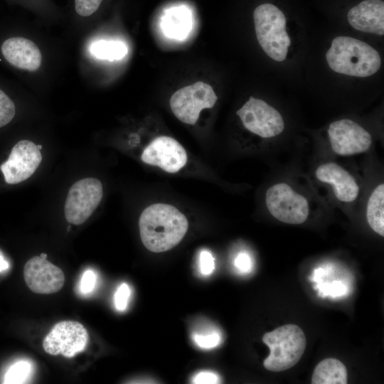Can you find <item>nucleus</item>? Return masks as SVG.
Masks as SVG:
<instances>
[{
    "instance_id": "16",
    "label": "nucleus",
    "mask_w": 384,
    "mask_h": 384,
    "mask_svg": "<svg viewBox=\"0 0 384 384\" xmlns=\"http://www.w3.org/2000/svg\"><path fill=\"white\" fill-rule=\"evenodd\" d=\"M1 52L11 65L19 69L34 71L41 64V53L38 46L23 37L6 39L1 46Z\"/></svg>"
},
{
    "instance_id": "2",
    "label": "nucleus",
    "mask_w": 384,
    "mask_h": 384,
    "mask_svg": "<svg viewBox=\"0 0 384 384\" xmlns=\"http://www.w3.org/2000/svg\"><path fill=\"white\" fill-rule=\"evenodd\" d=\"M326 59L332 70L352 77H370L381 66L380 55L374 48L350 36L334 38Z\"/></svg>"
},
{
    "instance_id": "17",
    "label": "nucleus",
    "mask_w": 384,
    "mask_h": 384,
    "mask_svg": "<svg viewBox=\"0 0 384 384\" xmlns=\"http://www.w3.org/2000/svg\"><path fill=\"white\" fill-rule=\"evenodd\" d=\"M348 382L347 369L339 360L333 358L324 359L315 367L313 384H346Z\"/></svg>"
},
{
    "instance_id": "27",
    "label": "nucleus",
    "mask_w": 384,
    "mask_h": 384,
    "mask_svg": "<svg viewBox=\"0 0 384 384\" xmlns=\"http://www.w3.org/2000/svg\"><path fill=\"white\" fill-rule=\"evenodd\" d=\"M200 270L203 274H210L215 268V261L213 255L208 251H202L199 257Z\"/></svg>"
},
{
    "instance_id": "3",
    "label": "nucleus",
    "mask_w": 384,
    "mask_h": 384,
    "mask_svg": "<svg viewBox=\"0 0 384 384\" xmlns=\"http://www.w3.org/2000/svg\"><path fill=\"white\" fill-rule=\"evenodd\" d=\"M253 20L256 38L263 51L274 60H284L291 40L286 31L284 13L272 4L265 3L255 9Z\"/></svg>"
},
{
    "instance_id": "4",
    "label": "nucleus",
    "mask_w": 384,
    "mask_h": 384,
    "mask_svg": "<svg viewBox=\"0 0 384 384\" xmlns=\"http://www.w3.org/2000/svg\"><path fill=\"white\" fill-rule=\"evenodd\" d=\"M270 350L263 362L264 367L273 372H280L294 366L302 358L306 339L302 329L296 324L279 326L262 337Z\"/></svg>"
},
{
    "instance_id": "32",
    "label": "nucleus",
    "mask_w": 384,
    "mask_h": 384,
    "mask_svg": "<svg viewBox=\"0 0 384 384\" xmlns=\"http://www.w3.org/2000/svg\"><path fill=\"white\" fill-rule=\"evenodd\" d=\"M37 146H38V149H40V150H41V145H37Z\"/></svg>"
},
{
    "instance_id": "28",
    "label": "nucleus",
    "mask_w": 384,
    "mask_h": 384,
    "mask_svg": "<svg viewBox=\"0 0 384 384\" xmlns=\"http://www.w3.org/2000/svg\"><path fill=\"white\" fill-rule=\"evenodd\" d=\"M235 265L242 272H249L252 267L250 257L245 252L240 253L235 260Z\"/></svg>"
},
{
    "instance_id": "7",
    "label": "nucleus",
    "mask_w": 384,
    "mask_h": 384,
    "mask_svg": "<svg viewBox=\"0 0 384 384\" xmlns=\"http://www.w3.org/2000/svg\"><path fill=\"white\" fill-rule=\"evenodd\" d=\"M236 114L247 130L262 138L276 137L284 129L281 114L265 101L252 96Z\"/></svg>"
},
{
    "instance_id": "21",
    "label": "nucleus",
    "mask_w": 384,
    "mask_h": 384,
    "mask_svg": "<svg viewBox=\"0 0 384 384\" xmlns=\"http://www.w3.org/2000/svg\"><path fill=\"white\" fill-rule=\"evenodd\" d=\"M33 371V366L31 362L21 360L13 363L6 370L4 383L17 384L25 383L31 378Z\"/></svg>"
},
{
    "instance_id": "14",
    "label": "nucleus",
    "mask_w": 384,
    "mask_h": 384,
    "mask_svg": "<svg viewBox=\"0 0 384 384\" xmlns=\"http://www.w3.org/2000/svg\"><path fill=\"white\" fill-rule=\"evenodd\" d=\"M316 177L332 186L336 198L344 203L354 201L359 193V187L351 174L336 163L320 165L316 170Z\"/></svg>"
},
{
    "instance_id": "5",
    "label": "nucleus",
    "mask_w": 384,
    "mask_h": 384,
    "mask_svg": "<svg viewBox=\"0 0 384 384\" xmlns=\"http://www.w3.org/2000/svg\"><path fill=\"white\" fill-rule=\"evenodd\" d=\"M265 203L270 213L282 223L299 225L308 218L306 199L287 183H278L270 186L266 192Z\"/></svg>"
},
{
    "instance_id": "29",
    "label": "nucleus",
    "mask_w": 384,
    "mask_h": 384,
    "mask_svg": "<svg viewBox=\"0 0 384 384\" xmlns=\"http://www.w3.org/2000/svg\"><path fill=\"white\" fill-rule=\"evenodd\" d=\"M194 383H218V376L210 372H202L196 375L193 378Z\"/></svg>"
},
{
    "instance_id": "11",
    "label": "nucleus",
    "mask_w": 384,
    "mask_h": 384,
    "mask_svg": "<svg viewBox=\"0 0 384 384\" xmlns=\"http://www.w3.org/2000/svg\"><path fill=\"white\" fill-rule=\"evenodd\" d=\"M42 161L37 145L29 140H21L12 148L6 161L1 166L5 181L16 184L28 179Z\"/></svg>"
},
{
    "instance_id": "18",
    "label": "nucleus",
    "mask_w": 384,
    "mask_h": 384,
    "mask_svg": "<svg viewBox=\"0 0 384 384\" xmlns=\"http://www.w3.org/2000/svg\"><path fill=\"white\" fill-rule=\"evenodd\" d=\"M366 218L371 229L384 236V184H379L371 193L367 203Z\"/></svg>"
},
{
    "instance_id": "13",
    "label": "nucleus",
    "mask_w": 384,
    "mask_h": 384,
    "mask_svg": "<svg viewBox=\"0 0 384 384\" xmlns=\"http://www.w3.org/2000/svg\"><path fill=\"white\" fill-rule=\"evenodd\" d=\"M141 159L144 163L159 166L166 172L176 173L186 165L187 154L176 139L161 136L146 146Z\"/></svg>"
},
{
    "instance_id": "22",
    "label": "nucleus",
    "mask_w": 384,
    "mask_h": 384,
    "mask_svg": "<svg viewBox=\"0 0 384 384\" xmlns=\"http://www.w3.org/2000/svg\"><path fill=\"white\" fill-rule=\"evenodd\" d=\"M14 115V103L5 92L0 90V128L9 124Z\"/></svg>"
},
{
    "instance_id": "8",
    "label": "nucleus",
    "mask_w": 384,
    "mask_h": 384,
    "mask_svg": "<svg viewBox=\"0 0 384 384\" xmlns=\"http://www.w3.org/2000/svg\"><path fill=\"white\" fill-rule=\"evenodd\" d=\"M102 195L100 180L85 178L76 181L70 187L65 203L66 220L75 225L83 223L98 206Z\"/></svg>"
},
{
    "instance_id": "20",
    "label": "nucleus",
    "mask_w": 384,
    "mask_h": 384,
    "mask_svg": "<svg viewBox=\"0 0 384 384\" xmlns=\"http://www.w3.org/2000/svg\"><path fill=\"white\" fill-rule=\"evenodd\" d=\"M164 33L170 38L181 40L191 32V23L185 14H175L167 16L162 23Z\"/></svg>"
},
{
    "instance_id": "1",
    "label": "nucleus",
    "mask_w": 384,
    "mask_h": 384,
    "mask_svg": "<svg viewBox=\"0 0 384 384\" xmlns=\"http://www.w3.org/2000/svg\"><path fill=\"white\" fill-rule=\"evenodd\" d=\"M186 216L173 206L155 203L142 213L139 227L142 243L153 252H162L178 245L188 230Z\"/></svg>"
},
{
    "instance_id": "12",
    "label": "nucleus",
    "mask_w": 384,
    "mask_h": 384,
    "mask_svg": "<svg viewBox=\"0 0 384 384\" xmlns=\"http://www.w3.org/2000/svg\"><path fill=\"white\" fill-rule=\"evenodd\" d=\"M23 277L28 287L40 294L55 293L65 283L62 270L41 256H35L27 261L23 268Z\"/></svg>"
},
{
    "instance_id": "31",
    "label": "nucleus",
    "mask_w": 384,
    "mask_h": 384,
    "mask_svg": "<svg viewBox=\"0 0 384 384\" xmlns=\"http://www.w3.org/2000/svg\"><path fill=\"white\" fill-rule=\"evenodd\" d=\"M40 256L42 257L43 258H46V259L47 257V255L45 254V253H43V254L42 253Z\"/></svg>"
},
{
    "instance_id": "23",
    "label": "nucleus",
    "mask_w": 384,
    "mask_h": 384,
    "mask_svg": "<svg viewBox=\"0 0 384 384\" xmlns=\"http://www.w3.org/2000/svg\"><path fill=\"white\" fill-rule=\"evenodd\" d=\"M103 0H74L75 10L80 16L87 17L95 14Z\"/></svg>"
},
{
    "instance_id": "26",
    "label": "nucleus",
    "mask_w": 384,
    "mask_h": 384,
    "mask_svg": "<svg viewBox=\"0 0 384 384\" xmlns=\"http://www.w3.org/2000/svg\"><path fill=\"white\" fill-rule=\"evenodd\" d=\"M96 281V274L92 270H86L83 273L80 282V291L84 294L92 292L95 289Z\"/></svg>"
},
{
    "instance_id": "24",
    "label": "nucleus",
    "mask_w": 384,
    "mask_h": 384,
    "mask_svg": "<svg viewBox=\"0 0 384 384\" xmlns=\"http://www.w3.org/2000/svg\"><path fill=\"white\" fill-rule=\"evenodd\" d=\"M195 343L203 348H212L217 346L220 342V336L217 332L206 334H194Z\"/></svg>"
},
{
    "instance_id": "30",
    "label": "nucleus",
    "mask_w": 384,
    "mask_h": 384,
    "mask_svg": "<svg viewBox=\"0 0 384 384\" xmlns=\"http://www.w3.org/2000/svg\"><path fill=\"white\" fill-rule=\"evenodd\" d=\"M9 267V262L4 258L3 255L0 253V272L6 270Z\"/></svg>"
},
{
    "instance_id": "9",
    "label": "nucleus",
    "mask_w": 384,
    "mask_h": 384,
    "mask_svg": "<svg viewBox=\"0 0 384 384\" xmlns=\"http://www.w3.org/2000/svg\"><path fill=\"white\" fill-rule=\"evenodd\" d=\"M88 341L87 331L82 324L63 321L55 324L46 336L43 347L50 355L72 358L85 349Z\"/></svg>"
},
{
    "instance_id": "10",
    "label": "nucleus",
    "mask_w": 384,
    "mask_h": 384,
    "mask_svg": "<svg viewBox=\"0 0 384 384\" xmlns=\"http://www.w3.org/2000/svg\"><path fill=\"white\" fill-rule=\"evenodd\" d=\"M328 137L333 151L340 156L364 153L372 144L370 134L356 122L342 119L330 124Z\"/></svg>"
},
{
    "instance_id": "25",
    "label": "nucleus",
    "mask_w": 384,
    "mask_h": 384,
    "mask_svg": "<svg viewBox=\"0 0 384 384\" xmlns=\"http://www.w3.org/2000/svg\"><path fill=\"white\" fill-rule=\"evenodd\" d=\"M130 288L125 284H121L114 294V305L119 311L126 309L130 297Z\"/></svg>"
},
{
    "instance_id": "6",
    "label": "nucleus",
    "mask_w": 384,
    "mask_h": 384,
    "mask_svg": "<svg viewBox=\"0 0 384 384\" xmlns=\"http://www.w3.org/2000/svg\"><path fill=\"white\" fill-rule=\"evenodd\" d=\"M217 100L212 87L198 81L176 91L170 98L169 105L172 112L180 121L193 125L198 119L201 111L212 108Z\"/></svg>"
},
{
    "instance_id": "19",
    "label": "nucleus",
    "mask_w": 384,
    "mask_h": 384,
    "mask_svg": "<svg viewBox=\"0 0 384 384\" xmlns=\"http://www.w3.org/2000/svg\"><path fill=\"white\" fill-rule=\"evenodd\" d=\"M90 51L93 56L99 59L118 60L127 55L128 49L126 44L122 41L100 40L90 46Z\"/></svg>"
},
{
    "instance_id": "15",
    "label": "nucleus",
    "mask_w": 384,
    "mask_h": 384,
    "mask_svg": "<svg viewBox=\"0 0 384 384\" xmlns=\"http://www.w3.org/2000/svg\"><path fill=\"white\" fill-rule=\"evenodd\" d=\"M348 23L356 30L383 36L384 2L364 0L352 7L347 14Z\"/></svg>"
}]
</instances>
